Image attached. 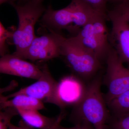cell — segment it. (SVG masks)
I'll return each instance as SVG.
<instances>
[{
    "label": "cell",
    "mask_w": 129,
    "mask_h": 129,
    "mask_svg": "<svg viewBox=\"0 0 129 129\" xmlns=\"http://www.w3.org/2000/svg\"><path fill=\"white\" fill-rule=\"evenodd\" d=\"M100 14H102L83 2L72 0L69 5L59 10H54L49 5L39 22L50 32L62 34V30L66 29L75 36L81 28Z\"/></svg>",
    "instance_id": "6da1fadb"
},
{
    "label": "cell",
    "mask_w": 129,
    "mask_h": 129,
    "mask_svg": "<svg viewBox=\"0 0 129 129\" xmlns=\"http://www.w3.org/2000/svg\"><path fill=\"white\" fill-rule=\"evenodd\" d=\"M100 76L86 86L85 94L79 103L73 106L70 119L75 125L89 122L95 129H105L108 119L106 101L101 91Z\"/></svg>",
    "instance_id": "7a4b0ae2"
},
{
    "label": "cell",
    "mask_w": 129,
    "mask_h": 129,
    "mask_svg": "<svg viewBox=\"0 0 129 129\" xmlns=\"http://www.w3.org/2000/svg\"><path fill=\"white\" fill-rule=\"evenodd\" d=\"M17 12L18 25L12 37L16 50L12 53L17 56L24 52L35 38V27L47 8L44 0H26L9 3Z\"/></svg>",
    "instance_id": "3957f363"
},
{
    "label": "cell",
    "mask_w": 129,
    "mask_h": 129,
    "mask_svg": "<svg viewBox=\"0 0 129 129\" xmlns=\"http://www.w3.org/2000/svg\"><path fill=\"white\" fill-rule=\"evenodd\" d=\"M67 65L81 80L92 78L101 68V62L91 51L73 37L66 38L62 45L61 56Z\"/></svg>",
    "instance_id": "277c9868"
},
{
    "label": "cell",
    "mask_w": 129,
    "mask_h": 129,
    "mask_svg": "<svg viewBox=\"0 0 129 129\" xmlns=\"http://www.w3.org/2000/svg\"><path fill=\"white\" fill-rule=\"evenodd\" d=\"M104 81L108 91L104 96L106 103L129 90V69L125 68L115 50L110 45L107 59Z\"/></svg>",
    "instance_id": "5b68a950"
},
{
    "label": "cell",
    "mask_w": 129,
    "mask_h": 129,
    "mask_svg": "<svg viewBox=\"0 0 129 129\" xmlns=\"http://www.w3.org/2000/svg\"><path fill=\"white\" fill-rule=\"evenodd\" d=\"M65 37L62 34L50 32L36 37L26 50L16 56L32 61L48 60L61 56L62 45Z\"/></svg>",
    "instance_id": "8992f818"
},
{
    "label": "cell",
    "mask_w": 129,
    "mask_h": 129,
    "mask_svg": "<svg viewBox=\"0 0 129 129\" xmlns=\"http://www.w3.org/2000/svg\"><path fill=\"white\" fill-rule=\"evenodd\" d=\"M42 75L35 83L8 95L1 94L0 102L4 101L19 95H25L36 98L42 102L48 103L58 107L57 97L58 82L52 76L47 64L42 68Z\"/></svg>",
    "instance_id": "52a82bcc"
},
{
    "label": "cell",
    "mask_w": 129,
    "mask_h": 129,
    "mask_svg": "<svg viewBox=\"0 0 129 129\" xmlns=\"http://www.w3.org/2000/svg\"><path fill=\"white\" fill-rule=\"evenodd\" d=\"M112 29L109 42L123 63H129V23L124 16L112 8L107 13Z\"/></svg>",
    "instance_id": "ba28073f"
},
{
    "label": "cell",
    "mask_w": 129,
    "mask_h": 129,
    "mask_svg": "<svg viewBox=\"0 0 129 129\" xmlns=\"http://www.w3.org/2000/svg\"><path fill=\"white\" fill-rule=\"evenodd\" d=\"M82 80L74 75L64 77L58 82L57 97L59 107L63 110L67 106H74L83 98L86 86Z\"/></svg>",
    "instance_id": "9c48e42d"
},
{
    "label": "cell",
    "mask_w": 129,
    "mask_h": 129,
    "mask_svg": "<svg viewBox=\"0 0 129 129\" xmlns=\"http://www.w3.org/2000/svg\"><path fill=\"white\" fill-rule=\"evenodd\" d=\"M0 73L37 80L42 75V71L35 64L13 54H6L0 59Z\"/></svg>",
    "instance_id": "30bf717a"
},
{
    "label": "cell",
    "mask_w": 129,
    "mask_h": 129,
    "mask_svg": "<svg viewBox=\"0 0 129 129\" xmlns=\"http://www.w3.org/2000/svg\"><path fill=\"white\" fill-rule=\"evenodd\" d=\"M91 21L81 28L75 36L73 37L92 52L102 63V61L107 59L110 45L102 39L95 30Z\"/></svg>",
    "instance_id": "8fae6325"
},
{
    "label": "cell",
    "mask_w": 129,
    "mask_h": 129,
    "mask_svg": "<svg viewBox=\"0 0 129 129\" xmlns=\"http://www.w3.org/2000/svg\"><path fill=\"white\" fill-rule=\"evenodd\" d=\"M16 109L19 115L27 124L37 128L50 129L55 124L57 118V116L55 118L46 117L40 113L37 110Z\"/></svg>",
    "instance_id": "7c38bea8"
},
{
    "label": "cell",
    "mask_w": 129,
    "mask_h": 129,
    "mask_svg": "<svg viewBox=\"0 0 129 129\" xmlns=\"http://www.w3.org/2000/svg\"><path fill=\"white\" fill-rule=\"evenodd\" d=\"M14 108L23 110L39 111L45 108L43 102L34 98L25 95H19L11 100L0 102L1 110L7 108Z\"/></svg>",
    "instance_id": "4fadbf2b"
},
{
    "label": "cell",
    "mask_w": 129,
    "mask_h": 129,
    "mask_svg": "<svg viewBox=\"0 0 129 129\" xmlns=\"http://www.w3.org/2000/svg\"><path fill=\"white\" fill-rule=\"evenodd\" d=\"M114 114L129 112V90L107 103Z\"/></svg>",
    "instance_id": "5bb4252c"
},
{
    "label": "cell",
    "mask_w": 129,
    "mask_h": 129,
    "mask_svg": "<svg viewBox=\"0 0 129 129\" xmlns=\"http://www.w3.org/2000/svg\"><path fill=\"white\" fill-rule=\"evenodd\" d=\"M19 115L18 112L14 108H7L0 112V129H9L12 119Z\"/></svg>",
    "instance_id": "9a60e30c"
},
{
    "label": "cell",
    "mask_w": 129,
    "mask_h": 129,
    "mask_svg": "<svg viewBox=\"0 0 129 129\" xmlns=\"http://www.w3.org/2000/svg\"><path fill=\"white\" fill-rule=\"evenodd\" d=\"M115 115L112 129H129V112Z\"/></svg>",
    "instance_id": "2e32d148"
},
{
    "label": "cell",
    "mask_w": 129,
    "mask_h": 129,
    "mask_svg": "<svg viewBox=\"0 0 129 129\" xmlns=\"http://www.w3.org/2000/svg\"><path fill=\"white\" fill-rule=\"evenodd\" d=\"M15 31L11 32L6 29L1 22L0 23V54L1 56L6 54L8 52L6 41L8 38L12 37Z\"/></svg>",
    "instance_id": "e0dca14e"
},
{
    "label": "cell",
    "mask_w": 129,
    "mask_h": 129,
    "mask_svg": "<svg viewBox=\"0 0 129 129\" xmlns=\"http://www.w3.org/2000/svg\"><path fill=\"white\" fill-rule=\"evenodd\" d=\"M91 7L95 11L107 15V4L109 0H80Z\"/></svg>",
    "instance_id": "ac0fdd59"
},
{
    "label": "cell",
    "mask_w": 129,
    "mask_h": 129,
    "mask_svg": "<svg viewBox=\"0 0 129 129\" xmlns=\"http://www.w3.org/2000/svg\"><path fill=\"white\" fill-rule=\"evenodd\" d=\"M113 8L124 16L129 23V1L116 3Z\"/></svg>",
    "instance_id": "d6986e66"
},
{
    "label": "cell",
    "mask_w": 129,
    "mask_h": 129,
    "mask_svg": "<svg viewBox=\"0 0 129 129\" xmlns=\"http://www.w3.org/2000/svg\"><path fill=\"white\" fill-rule=\"evenodd\" d=\"M92 124L89 122H83L75 124L74 126L70 128L62 127L60 125L57 129H94L91 127Z\"/></svg>",
    "instance_id": "ffe728a7"
},
{
    "label": "cell",
    "mask_w": 129,
    "mask_h": 129,
    "mask_svg": "<svg viewBox=\"0 0 129 129\" xmlns=\"http://www.w3.org/2000/svg\"><path fill=\"white\" fill-rule=\"evenodd\" d=\"M9 129H32L31 127L27 124L23 120L20 121L18 126L14 125L11 123L9 125Z\"/></svg>",
    "instance_id": "44dd1931"
},
{
    "label": "cell",
    "mask_w": 129,
    "mask_h": 129,
    "mask_svg": "<svg viewBox=\"0 0 129 129\" xmlns=\"http://www.w3.org/2000/svg\"><path fill=\"white\" fill-rule=\"evenodd\" d=\"M22 1L23 0H0V4L2 5L6 3H9L11 2H20Z\"/></svg>",
    "instance_id": "7402d4cb"
},
{
    "label": "cell",
    "mask_w": 129,
    "mask_h": 129,
    "mask_svg": "<svg viewBox=\"0 0 129 129\" xmlns=\"http://www.w3.org/2000/svg\"><path fill=\"white\" fill-rule=\"evenodd\" d=\"M129 0H109V2L115 4L127 1Z\"/></svg>",
    "instance_id": "603a6c76"
},
{
    "label": "cell",
    "mask_w": 129,
    "mask_h": 129,
    "mask_svg": "<svg viewBox=\"0 0 129 129\" xmlns=\"http://www.w3.org/2000/svg\"><path fill=\"white\" fill-rule=\"evenodd\" d=\"M26 1V0H23V1H21V2L24 1Z\"/></svg>",
    "instance_id": "cb8c5ba5"
}]
</instances>
